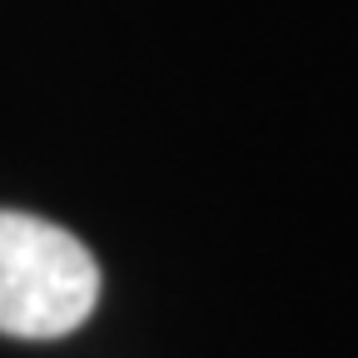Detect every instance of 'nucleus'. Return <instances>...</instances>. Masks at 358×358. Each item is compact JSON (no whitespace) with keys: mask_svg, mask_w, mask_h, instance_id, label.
Returning <instances> with one entry per match:
<instances>
[{"mask_svg":"<svg viewBox=\"0 0 358 358\" xmlns=\"http://www.w3.org/2000/svg\"><path fill=\"white\" fill-rule=\"evenodd\" d=\"M100 303V264L70 229L0 209V334L65 338Z\"/></svg>","mask_w":358,"mask_h":358,"instance_id":"obj_1","label":"nucleus"}]
</instances>
